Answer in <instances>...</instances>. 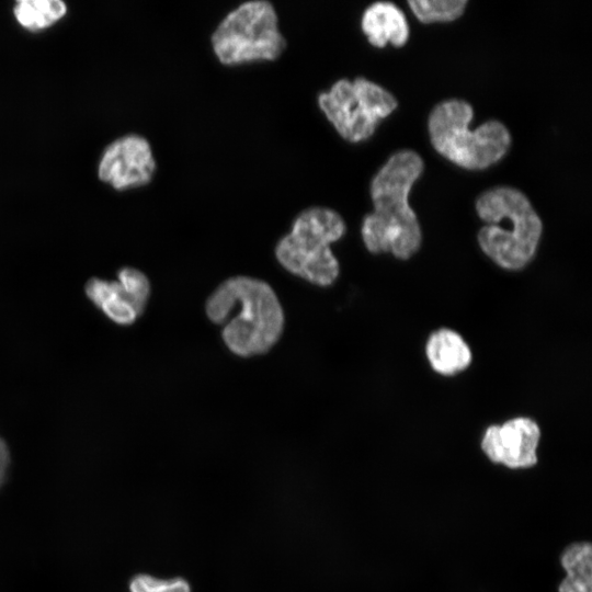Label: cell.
Returning a JSON list of instances; mask_svg holds the SVG:
<instances>
[{"label": "cell", "instance_id": "6da1fadb", "mask_svg": "<svg viewBox=\"0 0 592 592\" xmlns=\"http://www.w3.org/2000/svg\"><path fill=\"white\" fill-rule=\"evenodd\" d=\"M207 318L223 325L221 338L230 352L250 357L269 352L285 325L283 307L264 281L246 275L225 280L208 296Z\"/></svg>", "mask_w": 592, "mask_h": 592}, {"label": "cell", "instance_id": "7a4b0ae2", "mask_svg": "<svg viewBox=\"0 0 592 592\" xmlns=\"http://www.w3.org/2000/svg\"><path fill=\"white\" fill-rule=\"evenodd\" d=\"M423 171L421 157L412 150L394 153L371 182L374 210L362 223L361 235L372 253L410 259L421 247L422 232L408 196Z\"/></svg>", "mask_w": 592, "mask_h": 592}, {"label": "cell", "instance_id": "3957f363", "mask_svg": "<svg viewBox=\"0 0 592 592\" xmlns=\"http://www.w3.org/2000/svg\"><path fill=\"white\" fill-rule=\"evenodd\" d=\"M476 210L488 224L477 237L482 252L504 270L525 267L536 253L543 231L528 198L516 189L498 186L478 197Z\"/></svg>", "mask_w": 592, "mask_h": 592}, {"label": "cell", "instance_id": "277c9868", "mask_svg": "<svg viewBox=\"0 0 592 592\" xmlns=\"http://www.w3.org/2000/svg\"><path fill=\"white\" fill-rule=\"evenodd\" d=\"M345 229L338 212L325 206L305 208L277 241L275 257L292 274L318 286H330L340 272L331 244L343 237Z\"/></svg>", "mask_w": 592, "mask_h": 592}, {"label": "cell", "instance_id": "5b68a950", "mask_svg": "<svg viewBox=\"0 0 592 592\" xmlns=\"http://www.w3.org/2000/svg\"><path fill=\"white\" fill-rule=\"evenodd\" d=\"M473 117L469 103L452 99L437 104L429 116V133L434 148L455 164L485 169L500 160L508 151L511 136L499 121L468 128Z\"/></svg>", "mask_w": 592, "mask_h": 592}, {"label": "cell", "instance_id": "8992f818", "mask_svg": "<svg viewBox=\"0 0 592 592\" xmlns=\"http://www.w3.org/2000/svg\"><path fill=\"white\" fill-rule=\"evenodd\" d=\"M218 61L234 67L277 59L286 47L274 5L250 0L230 10L210 36Z\"/></svg>", "mask_w": 592, "mask_h": 592}, {"label": "cell", "instance_id": "52a82bcc", "mask_svg": "<svg viewBox=\"0 0 592 592\" xmlns=\"http://www.w3.org/2000/svg\"><path fill=\"white\" fill-rule=\"evenodd\" d=\"M317 103L338 134L351 143L372 136L379 121L397 107L392 94L363 77L337 80L317 96Z\"/></svg>", "mask_w": 592, "mask_h": 592}, {"label": "cell", "instance_id": "ba28073f", "mask_svg": "<svg viewBox=\"0 0 592 592\" xmlns=\"http://www.w3.org/2000/svg\"><path fill=\"white\" fill-rule=\"evenodd\" d=\"M116 280L92 277L84 287L90 301L112 322L133 325L145 311L150 296V282L138 269L125 266Z\"/></svg>", "mask_w": 592, "mask_h": 592}, {"label": "cell", "instance_id": "9c48e42d", "mask_svg": "<svg viewBox=\"0 0 592 592\" xmlns=\"http://www.w3.org/2000/svg\"><path fill=\"white\" fill-rule=\"evenodd\" d=\"M540 429L531 418L517 417L486 429L481 449L496 464L509 468H528L537 463Z\"/></svg>", "mask_w": 592, "mask_h": 592}, {"label": "cell", "instance_id": "30bf717a", "mask_svg": "<svg viewBox=\"0 0 592 592\" xmlns=\"http://www.w3.org/2000/svg\"><path fill=\"white\" fill-rule=\"evenodd\" d=\"M156 161L148 140L127 135L112 143L104 151L99 178L116 190L147 184L153 177Z\"/></svg>", "mask_w": 592, "mask_h": 592}, {"label": "cell", "instance_id": "8fae6325", "mask_svg": "<svg viewBox=\"0 0 592 592\" xmlns=\"http://www.w3.org/2000/svg\"><path fill=\"white\" fill-rule=\"evenodd\" d=\"M425 355L434 372L454 376L471 363V351L463 337L449 328L432 332L425 343Z\"/></svg>", "mask_w": 592, "mask_h": 592}, {"label": "cell", "instance_id": "7c38bea8", "mask_svg": "<svg viewBox=\"0 0 592 592\" xmlns=\"http://www.w3.org/2000/svg\"><path fill=\"white\" fill-rule=\"evenodd\" d=\"M361 26L368 42L377 47H384L388 42L401 46L409 36L403 12L387 1L375 2L367 7L362 15Z\"/></svg>", "mask_w": 592, "mask_h": 592}, {"label": "cell", "instance_id": "4fadbf2b", "mask_svg": "<svg viewBox=\"0 0 592 592\" xmlns=\"http://www.w3.org/2000/svg\"><path fill=\"white\" fill-rule=\"evenodd\" d=\"M592 549L589 543H574L568 546L561 565L567 577L559 585V592H591Z\"/></svg>", "mask_w": 592, "mask_h": 592}, {"label": "cell", "instance_id": "5bb4252c", "mask_svg": "<svg viewBox=\"0 0 592 592\" xmlns=\"http://www.w3.org/2000/svg\"><path fill=\"white\" fill-rule=\"evenodd\" d=\"M66 10L60 0H21L14 7V15L24 27L39 30L58 21Z\"/></svg>", "mask_w": 592, "mask_h": 592}, {"label": "cell", "instance_id": "9a60e30c", "mask_svg": "<svg viewBox=\"0 0 592 592\" xmlns=\"http://www.w3.org/2000/svg\"><path fill=\"white\" fill-rule=\"evenodd\" d=\"M415 16L424 23L452 21L458 18L467 4L466 0H410Z\"/></svg>", "mask_w": 592, "mask_h": 592}, {"label": "cell", "instance_id": "2e32d148", "mask_svg": "<svg viewBox=\"0 0 592 592\" xmlns=\"http://www.w3.org/2000/svg\"><path fill=\"white\" fill-rule=\"evenodd\" d=\"M130 592H190L189 583L182 578L158 579L140 573L129 582Z\"/></svg>", "mask_w": 592, "mask_h": 592}, {"label": "cell", "instance_id": "e0dca14e", "mask_svg": "<svg viewBox=\"0 0 592 592\" xmlns=\"http://www.w3.org/2000/svg\"><path fill=\"white\" fill-rule=\"evenodd\" d=\"M10 465V451L5 441L0 436V487L4 482Z\"/></svg>", "mask_w": 592, "mask_h": 592}]
</instances>
